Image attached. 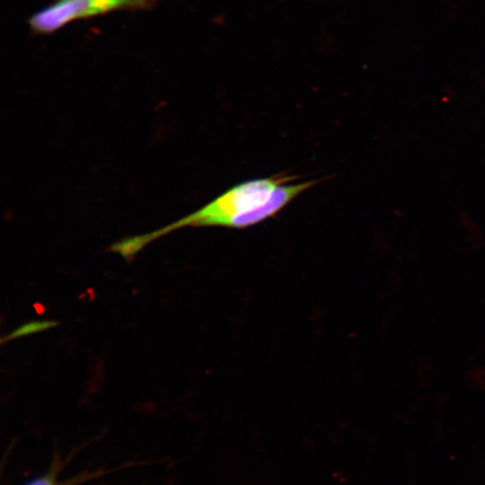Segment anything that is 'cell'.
<instances>
[{
    "instance_id": "4",
    "label": "cell",
    "mask_w": 485,
    "mask_h": 485,
    "mask_svg": "<svg viewBox=\"0 0 485 485\" xmlns=\"http://www.w3.org/2000/svg\"><path fill=\"white\" fill-rule=\"evenodd\" d=\"M59 324L55 320H33L25 322L19 327L15 328L8 334L1 338V343L13 340L19 338L30 336L32 334L46 331L49 329L55 328Z\"/></svg>"
},
{
    "instance_id": "2",
    "label": "cell",
    "mask_w": 485,
    "mask_h": 485,
    "mask_svg": "<svg viewBox=\"0 0 485 485\" xmlns=\"http://www.w3.org/2000/svg\"><path fill=\"white\" fill-rule=\"evenodd\" d=\"M154 0H55L29 19L37 34L52 33L75 20L105 14L118 10H145Z\"/></svg>"
},
{
    "instance_id": "3",
    "label": "cell",
    "mask_w": 485,
    "mask_h": 485,
    "mask_svg": "<svg viewBox=\"0 0 485 485\" xmlns=\"http://www.w3.org/2000/svg\"><path fill=\"white\" fill-rule=\"evenodd\" d=\"M63 465L61 460L58 457H56L53 459L51 466L45 473L28 481L22 485H79L85 481L100 475L95 473H84L75 476L67 481H60L58 475Z\"/></svg>"
},
{
    "instance_id": "1",
    "label": "cell",
    "mask_w": 485,
    "mask_h": 485,
    "mask_svg": "<svg viewBox=\"0 0 485 485\" xmlns=\"http://www.w3.org/2000/svg\"><path fill=\"white\" fill-rule=\"evenodd\" d=\"M294 176L277 174L241 182L197 211L154 232L126 237L125 248L133 256L149 242L184 226H223L242 229L274 216L294 198L317 183H288Z\"/></svg>"
}]
</instances>
